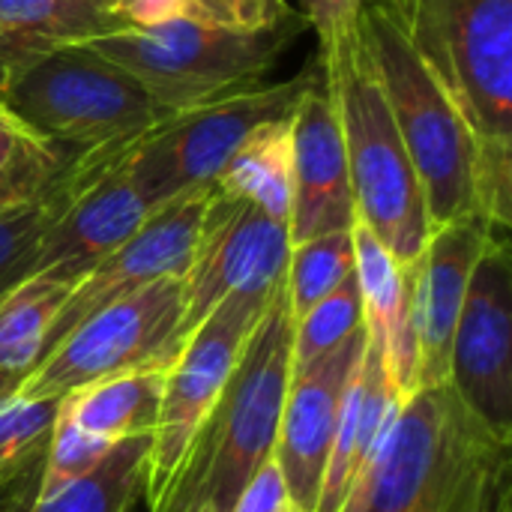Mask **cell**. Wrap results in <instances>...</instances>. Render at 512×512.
<instances>
[{"mask_svg": "<svg viewBox=\"0 0 512 512\" xmlns=\"http://www.w3.org/2000/svg\"><path fill=\"white\" fill-rule=\"evenodd\" d=\"M510 447L450 384L414 390L342 512H510Z\"/></svg>", "mask_w": 512, "mask_h": 512, "instance_id": "cell-1", "label": "cell"}, {"mask_svg": "<svg viewBox=\"0 0 512 512\" xmlns=\"http://www.w3.org/2000/svg\"><path fill=\"white\" fill-rule=\"evenodd\" d=\"M294 318L285 282L249 333L231 378L195 435L177 480L156 512H231L246 483L273 459L285 393L291 384Z\"/></svg>", "mask_w": 512, "mask_h": 512, "instance_id": "cell-2", "label": "cell"}, {"mask_svg": "<svg viewBox=\"0 0 512 512\" xmlns=\"http://www.w3.org/2000/svg\"><path fill=\"white\" fill-rule=\"evenodd\" d=\"M315 54L342 123L357 222H363L399 264L414 267L432 237V222L420 177L357 24L339 42Z\"/></svg>", "mask_w": 512, "mask_h": 512, "instance_id": "cell-3", "label": "cell"}, {"mask_svg": "<svg viewBox=\"0 0 512 512\" xmlns=\"http://www.w3.org/2000/svg\"><path fill=\"white\" fill-rule=\"evenodd\" d=\"M357 33L384 87L387 105L423 186L432 231L477 219V135L450 90L381 0H366Z\"/></svg>", "mask_w": 512, "mask_h": 512, "instance_id": "cell-4", "label": "cell"}, {"mask_svg": "<svg viewBox=\"0 0 512 512\" xmlns=\"http://www.w3.org/2000/svg\"><path fill=\"white\" fill-rule=\"evenodd\" d=\"M306 27L291 15L270 30H234L207 18H180L150 30H114L87 45L126 69L162 117L267 84V72Z\"/></svg>", "mask_w": 512, "mask_h": 512, "instance_id": "cell-5", "label": "cell"}, {"mask_svg": "<svg viewBox=\"0 0 512 512\" xmlns=\"http://www.w3.org/2000/svg\"><path fill=\"white\" fill-rule=\"evenodd\" d=\"M0 102L30 135L69 153L141 138L165 120L147 90L87 42L24 60L0 87Z\"/></svg>", "mask_w": 512, "mask_h": 512, "instance_id": "cell-6", "label": "cell"}, {"mask_svg": "<svg viewBox=\"0 0 512 512\" xmlns=\"http://www.w3.org/2000/svg\"><path fill=\"white\" fill-rule=\"evenodd\" d=\"M456 99L477 147H512V0H381Z\"/></svg>", "mask_w": 512, "mask_h": 512, "instance_id": "cell-7", "label": "cell"}, {"mask_svg": "<svg viewBox=\"0 0 512 512\" xmlns=\"http://www.w3.org/2000/svg\"><path fill=\"white\" fill-rule=\"evenodd\" d=\"M321 78L318 54L294 78L216 99L159 120L147 129L129 159V177L147 207H162L180 195L210 189L243 141L264 123L291 117L300 96Z\"/></svg>", "mask_w": 512, "mask_h": 512, "instance_id": "cell-8", "label": "cell"}, {"mask_svg": "<svg viewBox=\"0 0 512 512\" xmlns=\"http://www.w3.org/2000/svg\"><path fill=\"white\" fill-rule=\"evenodd\" d=\"M183 276L159 279L78 324L15 387L21 399H63L135 372H168L183 339Z\"/></svg>", "mask_w": 512, "mask_h": 512, "instance_id": "cell-9", "label": "cell"}, {"mask_svg": "<svg viewBox=\"0 0 512 512\" xmlns=\"http://www.w3.org/2000/svg\"><path fill=\"white\" fill-rule=\"evenodd\" d=\"M273 297L237 294L219 303L186 339L177 360L165 372L144 480L147 512H156L165 504L195 435L213 414L249 333Z\"/></svg>", "mask_w": 512, "mask_h": 512, "instance_id": "cell-10", "label": "cell"}, {"mask_svg": "<svg viewBox=\"0 0 512 512\" xmlns=\"http://www.w3.org/2000/svg\"><path fill=\"white\" fill-rule=\"evenodd\" d=\"M288 255V222L213 189L192 264L183 276V339L228 297H273L285 282Z\"/></svg>", "mask_w": 512, "mask_h": 512, "instance_id": "cell-11", "label": "cell"}, {"mask_svg": "<svg viewBox=\"0 0 512 512\" xmlns=\"http://www.w3.org/2000/svg\"><path fill=\"white\" fill-rule=\"evenodd\" d=\"M453 393L512 444V261L507 234L480 252L450 348Z\"/></svg>", "mask_w": 512, "mask_h": 512, "instance_id": "cell-12", "label": "cell"}, {"mask_svg": "<svg viewBox=\"0 0 512 512\" xmlns=\"http://www.w3.org/2000/svg\"><path fill=\"white\" fill-rule=\"evenodd\" d=\"M210 195H213V186L180 195L162 207H153L150 216L141 222V228L126 243H120L84 279H78L75 288L69 291L66 303L60 306V312L51 321L42 357L48 351H54L93 312H99V309H105L159 279L186 276L192 255H195V243H198V231H201Z\"/></svg>", "mask_w": 512, "mask_h": 512, "instance_id": "cell-13", "label": "cell"}, {"mask_svg": "<svg viewBox=\"0 0 512 512\" xmlns=\"http://www.w3.org/2000/svg\"><path fill=\"white\" fill-rule=\"evenodd\" d=\"M366 324L327 357L303 372H291L282 405L273 462L282 471L291 504L300 512H315L330 447L339 426L345 390L366 351Z\"/></svg>", "mask_w": 512, "mask_h": 512, "instance_id": "cell-14", "label": "cell"}, {"mask_svg": "<svg viewBox=\"0 0 512 512\" xmlns=\"http://www.w3.org/2000/svg\"><path fill=\"white\" fill-rule=\"evenodd\" d=\"M357 222L348 153L333 93L321 78L300 96L291 111V246L348 231Z\"/></svg>", "mask_w": 512, "mask_h": 512, "instance_id": "cell-15", "label": "cell"}, {"mask_svg": "<svg viewBox=\"0 0 512 512\" xmlns=\"http://www.w3.org/2000/svg\"><path fill=\"white\" fill-rule=\"evenodd\" d=\"M492 231L480 219L435 228L414 264L411 330L417 357V390L450 381V348L465 306V291Z\"/></svg>", "mask_w": 512, "mask_h": 512, "instance_id": "cell-16", "label": "cell"}, {"mask_svg": "<svg viewBox=\"0 0 512 512\" xmlns=\"http://www.w3.org/2000/svg\"><path fill=\"white\" fill-rule=\"evenodd\" d=\"M129 153L105 165L72 198L63 216L45 234L30 264V276L48 273L54 279L75 285L105 255H111L120 243H126L141 228V222L150 216V207L138 195L129 177V168H126Z\"/></svg>", "mask_w": 512, "mask_h": 512, "instance_id": "cell-17", "label": "cell"}, {"mask_svg": "<svg viewBox=\"0 0 512 512\" xmlns=\"http://www.w3.org/2000/svg\"><path fill=\"white\" fill-rule=\"evenodd\" d=\"M402 402L405 396L393 384L378 345L366 339V351L342 399L339 426L315 512H342L345 501L375 462L381 444L387 441V432L393 429Z\"/></svg>", "mask_w": 512, "mask_h": 512, "instance_id": "cell-18", "label": "cell"}, {"mask_svg": "<svg viewBox=\"0 0 512 512\" xmlns=\"http://www.w3.org/2000/svg\"><path fill=\"white\" fill-rule=\"evenodd\" d=\"M351 240L366 333L378 345L393 384L408 399L417 390V357L411 330L414 267L399 264L363 222L351 225Z\"/></svg>", "mask_w": 512, "mask_h": 512, "instance_id": "cell-19", "label": "cell"}, {"mask_svg": "<svg viewBox=\"0 0 512 512\" xmlns=\"http://www.w3.org/2000/svg\"><path fill=\"white\" fill-rule=\"evenodd\" d=\"M135 141L138 138L105 144V147L84 150V153H72L36 195L0 210V291H6L9 285L30 276V264H33L45 234L63 216V210L72 204V198L105 165H111L114 159L129 153Z\"/></svg>", "mask_w": 512, "mask_h": 512, "instance_id": "cell-20", "label": "cell"}, {"mask_svg": "<svg viewBox=\"0 0 512 512\" xmlns=\"http://www.w3.org/2000/svg\"><path fill=\"white\" fill-rule=\"evenodd\" d=\"M165 372H135L75 390L60 399V411L84 432L111 444L153 435L159 417Z\"/></svg>", "mask_w": 512, "mask_h": 512, "instance_id": "cell-21", "label": "cell"}, {"mask_svg": "<svg viewBox=\"0 0 512 512\" xmlns=\"http://www.w3.org/2000/svg\"><path fill=\"white\" fill-rule=\"evenodd\" d=\"M216 192L243 198L267 216L291 213V117L258 126L213 180Z\"/></svg>", "mask_w": 512, "mask_h": 512, "instance_id": "cell-22", "label": "cell"}, {"mask_svg": "<svg viewBox=\"0 0 512 512\" xmlns=\"http://www.w3.org/2000/svg\"><path fill=\"white\" fill-rule=\"evenodd\" d=\"M75 285L33 273L0 291V372L27 375L42 357L54 315Z\"/></svg>", "mask_w": 512, "mask_h": 512, "instance_id": "cell-23", "label": "cell"}, {"mask_svg": "<svg viewBox=\"0 0 512 512\" xmlns=\"http://www.w3.org/2000/svg\"><path fill=\"white\" fill-rule=\"evenodd\" d=\"M150 441L153 435H138L114 444L90 474L51 498H33L27 512H129L144 495Z\"/></svg>", "mask_w": 512, "mask_h": 512, "instance_id": "cell-24", "label": "cell"}, {"mask_svg": "<svg viewBox=\"0 0 512 512\" xmlns=\"http://www.w3.org/2000/svg\"><path fill=\"white\" fill-rule=\"evenodd\" d=\"M123 30L105 0H0V33L36 48L90 42Z\"/></svg>", "mask_w": 512, "mask_h": 512, "instance_id": "cell-25", "label": "cell"}, {"mask_svg": "<svg viewBox=\"0 0 512 512\" xmlns=\"http://www.w3.org/2000/svg\"><path fill=\"white\" fill-rule=\"evenodd\" d=\"M354 273V240L348 231H330L291 246L285 270V297L291 318H303L315 303L336 291Z\"/></svg>", "mask_w": 512, "mask_h": 512, "instance_id": "cell-26", "label": "cell"}, {"mask_svg": "<svg viewBox=\"0 0 512 512\" xmlns=\"http://www.w3.org/2000/svg\"><path fill=\"white\" fill-rule=\"evenodd\" d=\"M363 327V300L357 273H351L336 291H330L321 303H315L303 318L294 321L291 339V369L303 372L315 360L336 351Z\"/></svg>", "mask_w": 512, "mask_h": 512, "instance_id": "cell-27", "label": "cell"}, {"mask_svg": "<svg viewBox=\"0 0 512 512\" xmlns=\"http://www.w3.org/2000/svg\"><path fill=\"white\" fill-rule=\"evenodd\" d=\"M57 408L60 399H21L15 390L0 396V489L45 456Z\"/></svg>", "mask_w": 512, "mask_h": 512, "instance_id": "cell-28", "label": "cell"}, {"mask_svg": "<svg viewBox=\"0 0 512 512\" xmlns=\"http://www.w3.org/2000/svg\"><path fill=\"white\" fill-rule=\"evenodd\" d=\"M114 450L111 441L84 432L78 423H72L60 408L57 420L51 426L45 456H42V471L36 480V495L33 498H51L54 492L66 489L69 483L81 480L90 474L108 453Z\"/></svg>", "mask_w": 512, "mask_h": 512, "instance_id": "cell-29", "label": "cell"}, {"mask_svg": "<svg viewBox=\"0 0 512 512\" xmlns=\"http://www.w3.org/2000/svg\"><path fill=\"white\" fill-rule=\"evenodd\" d=\"M69 156H72L69 150H57L39 141L36 135H27L15 150V156L9 159V165L0 171V210L36 195Z\"/></svg>", "mask_w": 512, "mask_h": 512, "instance_id": "cell-30", "label": "cell"}, {"mask_svg": "<svg viewBox=\"0 0 512 512\" xmlns=\"http://www.w3.org/2000/svg\"><path fill=\"white\" fill-rule=\"evenodd\" d=\"M195 6L207 21L234 30H270L294 15L288 0H195Z\"/></svg>", "mask_w": 512, "mask_h": 512, "instance_id": "cell-31", "label": "cell"}, {"mask_svg": "<svg viewBox=\"0 0 512 512\" xmlns=\"http://www.w3.org/2000/svg\"><path fill=\"white\" fill-rule=\"evenodd\" d=\"M123 30H150L180 18H204L195 0H105Z\"/></svg>", "mask_w": 512, "mask_h": 512, "instance_id": "cell-32", "label": "cell"}, {"mask_svg": "<svg viewBox=\"0 0 512 512\" xmlns=\"http://www.w3.org/2000/svg\"><path fill=\"white\" fill-rule=\"evenodd\" d=\"M366 0H300V15L318 33V51L339 42L354 24Z\"/></svg>", "mask_w": 512, "mask_h": 512, "instance_id": "cell-33", "label": "cell"}, {"mask_svg": "<svg viewBox=\"0 0 512 512\" xmlns=\"http://www.w3.org/2000/svg\"><path fill=\"white\" fill-rule=\"evenodd\" d=\"M288 507H291V498H288L282 471L270 459L267 465H261V471L237 495L231 512H285Z\"/></svg>", "mask_w": 512, "mask_h": 512, "instance_id": "cell-34", "label": "cell"}, {"mask_svg": "<svg viewBox=\"0 0 512 512\" xmlns=\"http://www.w3.org/2000/svg\"><path fill=\"white\" fill-rule=\"evenodd\" d=\"M27 126L0 102V171L9 165V159L15 156V150L21 147V141L27 138Z\"/></svg>", "mask_w": 512, "mask_h": 512, "instance_id": "cell-35", "label": "cell"}, {"mask_svg": "<svg viewBox=\"0 0 512 512\" xmlns=\"http://www.w3.org/2000/svg\"><path fill=\"white\" fill-rule=\"evenodd\" d=\"M39 51H48V48H36V45H27V42H21V39H12V36H3V33H0V87L6 84V78H9L24 60H30V57L39 54Z\"/></svg>", "mask_w": 512, "mask_h": 512, "instance_id": "cell-36", "label": "cell"}, {"mask_svg": "<svg viewBox=\"0 0 512 512\" xmlns=\"http://www.w3.org/2000/svg\"><path fill=\"white\" fill-rule=\"evenodd\" d=\"M24 375H12V372H0V396H6V393H12L15 387H18V381H21Z\"/></svg>", "mask_w": 512, "mask_h": 512, "instance_id": "cell-37", "label": "cell"}, {"mask_svg": "<svg viewBox=\"0 0 512 512\" xmlns=\"http://www.w3.org/2000/svg\"><path fill=\"white\" fill-rule=\"evenodd\" d=\"M198 512H216V510H213V507H201V510H198Z\"/></svg>", "mask_w": 512, "mask_h": 512, "instance_id": "cell-38", "label": "cell"}, {"mask_svg": "<svg viewBox=\"0 0 512 512\" xmlns=\"http://www.w3.org/2000/svg\"><path fill=\"white\" fill-rule=\"evenodd\" d=\"M285 512H300V510H297V507H294V504H291V507H288V510H285Z\"/></svg>", "mask_w": 512, "mask_h": 512, "instance_id": "cell-39", "label": "cell"}, {"mask_svg": "<svg viewBox=\"0 0 512 512\" xmlns=\"http://www.w3.org/2000/svg\"><path fill=\"white\" fill-rule=\"evenodd\" d=\"M0 495H3V489H0Z\"/></svg>", "mask_w": 512, "mask_h": 512, "instance_id": "cell-40", "label": "cell"}]
</instances>
